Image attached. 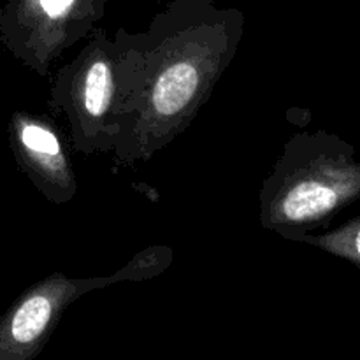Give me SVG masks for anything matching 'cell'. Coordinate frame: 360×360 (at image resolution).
I'll return each mask as SVG.
<instances>
[{"instance_id":"3","label":"cell","mask_w":360,"mask_h":360,"mask_svg":"<svg viewBox=\"0 0 360 360\" xmlns=\"http://www.w3.org/2000/svg\"><path fill=\"white\" fill-rule=\"evenodd\" d=\"M53 315V302L46 294L35 292L25 297L11 313L6 326L7 341L13 345H30L44 333Z\"/></svg>"},{"instance_id":"2","label":"cell","mask_w":360,"mask_h":360,"mask_svg":"<svg viewBox=\"0 0 360 360\" xmlns=\"http://www.w3.org/2000/svg\"><path fill=\"white\" fill-rule=\"evenodd\" d=\"M199 74L190 63H176L165 70L153 90V105L160 115H178L192 102Z\"/></svg>"},{"instance_id":"1","label":"cell","mask_w":360,"mask_h":360,"mask_svg":"<svg viewBox=\"0 0 360 360\" xmlns=\"http://www.w3.org/2000/svg\"><path fill=\"white\" fill-rule=\"evenodd\" d=\"M102 0H11L0 14L4 37L30 28L37 23H56L72 16H86Z\"/></svg>"},{"instance_id":"4","label":"cell","mask_w":360,"mask_h":360,"mask_svg":"<svg viewBox=\"0 0 360 360\" xmlns=\"http://www.w3.org/2000/svg\"><path fill=\"white\" fill-rule=\"evenodd\" d=\"M111 97V70L104 62H97L88 69L84 77V108L94 116L102 115Z\"/></svg>"},{"instance_id":"5","label":"cell","mask_w":360,"mask_h":360,"mask_svg":"<svg viewBox=\"0 0 360 360\" xmlns=\"http://www.w3.org/2000/svg\"><path fill=\"white\" fill-rule=\"evenodd\" d=\"M18 139L21 146L28 150V153L34 157L49 158V160H58L60 158V144L53 132H49L46 127L32 122H20L16 127Z\"/></svg>"},{"instance_id":"6","label":"cell","mask_w":360,"mask_h":360,"mask_svg":"<svg viewBox=\"0 0 360 360\" xmlns=\"http://www.w3.org/2000/svg\"><path fill=\"white\" fill-rule=\"evenodd\" d=\"M320 245L329 252L352 260L360 267V217L348 221L329 236L320 239Z\"/></svg>"}]
</instances>
